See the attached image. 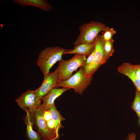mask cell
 Segmentation results:
<instances>
[{
  "label": "cell",
  "mask_w": 140,
  "mask_h": 140,
  "mask_svg": "<svg viewBox=\"0 0 140 140\" xmlns=\"http://www.w3.org/2000/svg\"><path fill=\"white\" fill-rule=\"evenodd\" d=\"M104 33L102 35L104 40L107 41L111 39L114 35L116 33V31L113 28H109L108 26L106 27Z\"/></svg>",
  "instance_id": "obj_17"
},
{
  "label": "cell",
  "mask_w": 140,
  "mask_h": 140,
  "mask_svg": "<svg viewBox=\"0 0 140 140\" xmlns=\"http://www.w3.org/2000/svg\"><path fill=\"white\" fill-rule=\"evenodd\" d=\"M67 50L59 46L50 47H46L40 52L36 64L44 75L49 73L53 66L62 59V56Z\"/></svg>",
  "instance_id": "obj_1"
},
{
  "label": "cell",
  "mask_w": 140,
  "mask_h": 140,
  "mask_svg": "<svg viewBox=\"0 0 140 140\" xmlns=\"http://www.w3.org/2000/svg\"><path fill=\"white\" fill-rule=\"evenodd\" d=\"M104 42L102 35H98L95 39L94 60L91 63L82 67L84 73L87 75L93 76L100 67L108 60L104 49Z\"/></svg>",
  "instance_id": "obj_5"
},
{
  "label": "cell",
  "mask_w": 140,
  "mask_h": 140,
  "mask_svg": "<svg viewBox=\"0 0 140 140\" xmlns=\"http://www.w3.org/2000/svg\"><path fill=\"white\" fill-rule=\"evenodd\" d=\"M94 48V41L89 43H82L75 46L73 48L67 50L64 55L66 54H79L89 56Z\"/></svg>",
  "instance_id": "obj_12"
},
{
  "label": "cell",
  "mask_w": 140,
  "mask_h": 140,
  "mask_svg": "<svg viewBox=\"0 0 140 140\" xmlns=\"http://www.w3.org/2000/svg\"><path fill=\"white\" fill-rule=\"evenodd\" d=\"M134 68L136 76L140 79V64L134 65Z\"/></svg>",
  "instance_id": "obj_19"
},
{
  "label": "cell",
  "mask_w": 140,
  "mask_h": 140,
  "mask_svg": "<svg viewBox=\"0 0 140 140\" xmlns=\"http://www.w3.org/2000/svg\"><path fill=\"white\" fill-rule=\"evenodd\" d=\"M139 122H140V120H139Z\"/></svg>",
  "instance_id": "obj_22"
},
{
  "label": "cell",
  "mask_w": 140,
  "mask_h": 140,
  "mask_svg": "<svg viewBox=\"0 0 140 140\" xmlns=\"http://www.w3.org/2000/svg\"><path fill=\"white\" fill-rule=\"evenodd\" d=\"M13 1L22 6H32L49 12L52 9V5L45 0H13Z\"/></svg>",
  "instance_id": "obj_11"
},
{
  "label": "cell",
  "mask_w": 140,
  "mask_h": 140,
  "mask_svg": "<svg viewBox=\"0 0 140 140\" xmlns=\"http://www.w3.org/2000/svg\"><path fill=\"white\" fill-rule=\"evenodd\" d=\"M95 52V50L94 48L91 54L87 58L85 65H87L91 63L93 61L94 59Z\"/></svg>",
  "instance_id": "obj_20"
},
{
  "label": "cell",
  "mask_w": 140,
  "mask_h": 140,
  "mask_svg": "<svg viewBox=\"0 0 140 140\" xmlns=\"http://www.w3.org/2000/svg\"><path fill=\"white\" fill-rule=\"evenodd\" d=\"M106 25L98 21L92 20L85 23L79 27L80 33L74 43L75 46L82 43H89L94 41L101 31L104 32Z\"/></svg>",
  "instance_id": "obj_3"
},
{
  "label": "cell",
  "mask_w": 140,
  "mask_h": 140,
  "mask_svg": "<svg viewBox=\"0 0 140 140\" xmlns=\"http://www.w3.org/2000/svg\"><path fill=\"white\" fill-rule=\"evenodd\" d=\"M43 116L45 122L48 121L52 119L51 114L49 110H44Z\"/></svg>",
  "instance_id": "obj_18"
},
{
  "label": "cell",
  "mask_w": 140,
  "mask_h": 140,
  "mask_svg": "<svg viewBox=\"0 0 140 140\" xmlns=\"http://www.w3.org/2000/svg\"><path fill=\"white\" fill-rule=\"evenodd\" d=\"M136 137V135L132 132L128 135L126 140H135Z\"/></svg>",
  "instance_id": "obj_21"
},
{
  "label": "cell",
  "mask_w": 140,
  "mask_h": 140,
  "mask_svg": "<svg viewBox=\"0 0 140 140\" xmlns=\"http://www.w3.org/2000/svg\"><path fill=\"white\" fill-rule=\"evenodd\" d=\"M131 108L136 112L140 120V93L136 89L134 100L131 104Z\"/></svg>",
  "instance_id": "obj_15"
},
{
  "label": "cell",
  "mask_w": 140,
  "mask_h": 140,
  "mask_svg": "<svg viewBox=\"0 0 140 140\" xmlns=\"http://www.w3.org/2000/svg\"><path fill=\"white\" fill-rule=\"evenodd\" d=\"M93 76L87 75L82 67L68 79L58 82L56 87L73 89L75 92L82 95L87 87L91 84Z\"/></svg>",
  "instance_id": "obj_2"
},
{
  "label": "cell",
  "mask_w": 140,
  "mask_h": 140,
  "mask_svg": "<svg viewBox=\"0 0 140 140\" xmlns=\"http://www.w3.org/2000/svg\"><path fill=\"white\" fill-rule=\"evenodd\" d=\"M118 72L128 77L133 82L136 89L140 93V79L135 76L134 65L128 62L122 63L117 68Z\"/></svg>",
  "instance_id": "obj_10"
},
{
  "label": "cell",
  "mask_w": 140,
  "mask_h": 140,
  "mask_svg": "<svg viewBox=\"0 0 140 140\" xmlns=\"http://www.w3.org/2000/svg\"><path fill=\"white\" fill-rule=\"evenodd\" d=\"M49 110L51 114L52 119L54 121L56 129L58 131L60 129L63 127L61 122L65 119L57 109L54 103L50 107Z\"/></svg>",
  "instance_id": "obj_14"
},
{
  "label": "cell",
  "mask_w": 140,
  "mask_h": 140,
  "mask_svg": "<svg viewBox=\"0 0 140 140\" xmlns=\"http://www.w3.org/2000/svg\"><path fill=\"white\" fill-rule=\"evenodd\" d=\"M59 81L58 70L57 67L54 71L44 75L42 83L35 90L38 99L41 101L43 97L53 88L56 87Z\"/></svg>",
  "instance_id": "obj_7"
},
{
  "label": "cell",
  "mask_w": 140,
  "mask_h": 140,
  "mask_svg": "<svg viewBox=\"0 0 140 140\" xmlns=\"http://www.w3.org/2000/svg\"><path fill=\"white\" fill-rule=\"evenodd\" d=\"M15 101L21 108L33 115L36 109L41 105V101L38 99L35 90H31L22 93Z\"/></svg>",
  "instance_id": "obj_6"
},
{
  "label": "cell",
  "mask_w": 140,
  "mask_h": 140,
  "mask_svg": "<svg viewBox=\"0 0 140 140\" xmlns=\"http://www.w3.org/2000/svg\"><path fill=\"white\" fill-rule=\"evenodd\" d=\"M44 110L40 106L35 110L33 116L38 129V133L42 140H54L56 137L49 130L43 116Z\"/></svg>",
  "instance_id": "obj_8"
},
{
  "label": "cell",
  "mask_w": 140,
  "mask_h": 140,
  "mask_svg": "<svg viewBox=\"0 0 140 140\" xmlns=\"http://www.w3.org/2000/svg\"><path fill=\"white\" fill-rule=\"evenodd\" d=\"M87 56L75 54L67 60L62 59L59 61L57 67L58 70L59 81L66 80L72 76L73 73L78 68L85 65Z\"/></svg>",
  "instance_id": "obj_4"
},
{
  "label": "cell",
  "mask_w": 140,
  "mask_h": 140,
  "mask_svg": "<svg viewBox=\"0 0 140 140\" xmlns=\"http://www.w3.org/2000/svg\"><path fill=\"white\" fill-rule=\"evenodd\" d=\"M114 40L112 38L107 41H105L104 44V49L106 56L108 59L112 56L114 52L113 48Z\"/></svg>",
  "instance_id": "obj_16"
},
{
  "label": "cell",
  "mask_w": 140,
  "mask_h": 140,
  "mask_svg": "<svg viewBox=\"0 0 140 140\" xmlns=\"http://www.w3.org/2000/svg\"><path fill=\"white\" fill-rule=\"evenodd\" d=\"M69 89L65 88L53 89L44 96L41 99L40 106L44 110H49L54 103L55 99Z\"/></svg>",
  "instance_id": "obj_9"
},
{
  "label": "cell",
  "mask_w": 140,
  "mask_h": 140,
  "mask_svg": "<svg viewBox=\"0 0 140 140\" xmlns=\"http://www.w3.org/2000/svg\"><path fill=\"white\" fill-rule=\"evenodd\" d=\"M26 115L25 122L27 125L26 134L28 140H42L40 135L33 129V115L30 112L26 111Z\"/></svg>",
  "instance_id": "obj_13"
}]
</instances>
